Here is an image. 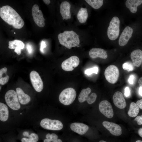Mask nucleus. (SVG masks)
I'll return each mask as SVG.
<instances>
[{
  "instance_id": "nucleus-50",
  "label": "nucleus",
  "mask_w": 142,
  "mask_h": 142,
  "mask_svg": "<svg viewBox=\"0 0 142 142\" xmlns=\"http://www.w3.org/2000/svg\"></svg>"
},
{
  "instance_id": "nucleus-47",
  "label": "nucleus",
  "mask_w": 142,
  "mask_h": 142,
  "mask_svg": "<svg viewBox=\"0 0 142 142\" xmlns=\"http://www.w3.org/2000/svg\"><path fill=\"white\" fill-rule=\"evenodd\" d=\"M14 34H16V33H15V32H14Z\"/></svg>"
},
{
  "instance_id": "nucleus-9",
  "label": "nucleus",
  "mask_w": 142,
  "mask_h": 142,
  "mask_svg": "<svg viewBox=\"0 0 142 142\" xmlns=\"http://www.w3.org/2000/svg\"><path fill=\"white\" fill-rule=\"evenodd\" d=\"M79 59L78 57L72 56L62 62L61 67L64 71H72L79 65Z\"/></svg>"
},
{
  "instance_id": "nucleus-14",
  "label": "nucleus",
  "mask_w": 142,
  "mask_h": 142,
  "mask_svg": "<svg viewBox=\"0 0 142 142\" xmlns=\"http://www.w3.org/2000/svg\"><path fill=\"white\" fill-rule=\"evenodd\" d=\"M133 29L131 27H126L121 33L119 39V44L123 46L126 45L132 36Z\"/></svg>"
},
{
  "instance_id": "nucleus-22",
  "label": "nucleus",
  "mask_w": 142,
  "mask_h": 142,
  "mask_svg": "<svg viewBox=\"0 0 142 142\" xmlns=\"http://www.w3.org/2000/svg\"><path fill=\"white\" fill-rule=\"evenodd\" d=\"M142 3L141 0H127L126 2L125 5L131 12L135 13L137 11L138 6Z\"/></svg>"
},
{
  "instance_id": "nucleus-49",
  "label": "nucleus",
  "mask_w": 142,
  "mask_h": 142,
  "mask_svg": "<svg viewBox=\"0 0 142 142\" xmlns=\"http://www.w3.org/2000/svg\"><path fill=\"white\" fill-rule=\"evenodd\" d=\"M0 87V89L1 90V87Z\"/></svg>"
},
{
  "instance_id": "nucleus-35",
  "label": "nucleus",
  "mask_w": 142,
  "mask_h": 142,
  "mask_svg": "<svg viewBox=\"0 0 142 142\" xmlns=\"http://www.w3.org/2000/svg\"><path fill=\"white\" fill-rule=\"evenodd\" d=\"M124 95L126 97H128L130 95V92L129 87H126L124 90Z\"/></svg>"
},
{
  "instance_id": "nucleus-33",
  "label": "nucleus",
  "mask_w": 142,
  "mask_h": 142,
  "mask_svg": "<svg viewBox=\"0 0 142 142\" xmlns=\"http://www.w3.org/2000/svg\"><path fill=\"white\" fill-rule=\"evenodd\" d=\"M134 120L136 121L138 125L142 124V115L136 116L134 119Z\"/></svg>"
},
{
  "instance_id": "nucleus-25",
  "label": "nucleus",
  "mask_w": 142,
  "mask_h": 142,
  "mask_svg": "<svg viewBox=\"0 0 142 142\" xmlns=\"http://www.w3.org/2000/svg\"><path fill=\"white\" fill-rule=\"evenodd\" d=\"M139 108L136 103L134 102H131L130 104L129 109L128 112V114L132 117H136L139 112Z\"/></svg>"
},
{
  "instance_id": "nucleus-10",
  "label": "nucleus",
  "mask_w": 142,
  "mask_h": 142,
  "mask_svg": "<svg viewBox=\"0 0 142 142\" xmlns=\"http://www.w3.org/2000/svg\"><path fill=\"white\" fill-rule=\"evenodd\" d=\"M32 14L34 21L36 24L40 27H44L45 25V19L43 17L41 10L39 9L38 5H34L32 8Z\"/></svg>"
},
{
  "instance_id": "nucleus-36",
  "label": "nucleus",
  "mask_w": 142,
  "mask_h": 142,
  "mask_svg": "<svg viewBox=\"0 0 142 142\" xmlns=\"http://www.w3.org/2000/svg\"><path fill=\"white\" fill-rule=\"evenodd\" d=\"M26 48L29 54L31 53L32 51V48L30 45L27 44L26 45Z\"/></svg>"
},
{
  "instance_id": "nucleus-15",
  "label": "nucleus",
  "mask_w": 142,
  "mask_h": 142,
  "mask_svg": "<svg viewBox=\"0 0 142 142\" xmlns=\"http://www.w3.org/2000/svg\"><path fill=\"white\" fill-rule=\"evenodd\" d=\"M113 100L115 105L120 109L125 108L126 106V102L122 93L117 91L114 94Z\"/></svg>"
},
{
  "instance_id": "nucleus-30",
  "label": "nucleus",
  "mask_w": 142,
  "mask_h": 142,
  "mask_svg": "<svg viewBox=\"0 0 142 142\" xmlns=\"http://www.w3.org/2000/svg\"><path fill=\"white\" fill-rule=\"evenodd\" d=\"M98 68L97 67H94L92 68L87 69L85 71V74L88 75H89L94 73L96 74L98 73Z\"/></svg>"
},
{
  "instance_id": "nucleus-46",
  "label": "nucleus",
  "mask_w": 142,
  "mask_h": 142,
  "mask_svg": "<svg viewBox=\"0 0 142 142\" xmlns=\"http://www.w3.org/2000/svg\"><path fill=\"white\" fill-rule=\"evenodd\" d=\"M99 142H106L104 140H101Z\"/></svg>"
},
{
  "instance_id": "nucleus-23",
  "label": "nucleus",
  "mask_w": 142,
  "mask_h": 142,
  "mask_svg": "<svg viewBox=\"0 0 142 142\" xmlns=\"http://www.w3.org/2000/svg\"><path fill=\"white\" fill-rule=\"evenodd\" d=\"M9 116V110L7 106L4 103H0V120L2 121H6Z\"/></svg>"
},
{
  "instance_id": "nucleus-18",
  "label": "nucleus",
  "mask_w": 142,
  "mask_h": 142,
  "mask_svg": "<svg viewBox=\"0 0 142 142\" xmlns=\"http://www.w3.org/2000/svg\"><path fill=\"white\" fill-rule=\"evenodd\" d=\"M130 57L134 65L139 67L142 62V51L138 49L133 50L130 54Z\"/></svg>"
},
{
  "instance_id": "nucleus-8",
  "label": "nucleus",
  "mask_w": 142,
  "mask_h": 142,
  "mask_svg": "<svg viewBox=\"0 0 142 142\" xmlns=\"http://www.w3.org/2000/svg\"><path fill=\"white\" fill-rule=\"evenodd\" d=\"M91 91V89L89 88L83 89L78 97L79 101L80 103H82L87 101L89 104H91L94 102L97 98V95L95 93H93L89 96Z\"/></svg>"
},
{
  "instance_id": "nucleus-26",
  "label": "nucleus",
  "mask_w": 142,
  "mask_h": 142,
  "mask_svg": "<svg viewBox=\"0 0 142 142\" xmlns=\"http://www.w3.org/2000/svg\"><path fill=\"white\" fill-rule=\"evenodd\" d=\"M7 69L4 67L0 70V84L4 85L8 81L9 77L6 74Z\"/></svg>"
},
{
  "instance_id": "nucleus-41",
  "label": "nucleus",
  "mask_w": 142,
  "mask_h": 142,
  "mask_svg": "<svg viewBox=\"0 0 142 142\" xmlns=\"http://www.w3.org/2000/svg\"><path fill=\"white\" fill-rule=\"evenodd\" d=\"M23 135L29 137V135L28 133L27 132L25 131L23 133Z\"/></svg>"
},
{
  "instance_id": "nucleus-19",
  "label": "nucleus",
  "mask_w": 142,
  "mask_h": 142,
  "mask_svg": "<svg viewBox=\"0 0 142 142\" xmlns=\"http://www.w3.org/2000/svg\"><path fill=\"white\" fill-rule=\"evenodd\" d=\"M89 55L92 58L99 57L103 59H106L108 57L106 52L104 49L99 48H94L89 52Z\"/></svg>"
},
{
  "instance_id": "nucleus-32",
  "label": "nucleus",
  "mask_w": 142,
  "mask_h": 142,
  "mask_svg": "<svg viewBox=\"0 0 142 142\" xmlns=\"http://www.w3.org/2000/svg\"><path fill=\"white\" fill-rule=\"evenodd\" d=\"M34 142H37L38 140V135L35 133H32L30 135Z\"/></svg>"
},
{
  "instance_id": "nucleus-17",
  "label": "nucleus",
  "mask_w": 142,
  "mask_h": 142,
  "mask_svg": "<svg viewBox=\"0 0 142 142\" xmlns=\"http://www.w3.org/2000/svg\"><path fill=\"white\" fill-rule=\"evenodd\" d=\"M70 127L72 131L81 135L85 134L89 129V127L87 125L79 123H72L70 125Z\"/></svg>"
},
{
  "instance_id": "nucleus-37",
  "label": "nucleus",
  "mask_w": 142,
  "mask_h": 142,
  "mask_svg": "<svg viewBox=\"0 0 142 142\" xmlns=\"http://www.w3.org/2000/svg\"><path fill=\"white\" fill-rule=\"evenodd\" d=\"M136 104L140 108L142 109V99L138 100Z\"/></svg>"
},
{
  "instance_id": "nucleus-5",
  "label": "nucleus",
  "mask_w": 142,
  "mask_h": 142,
  "mask_svg": "<svg viewBox=\"0 0 142 142\" xmlns=\"http://www.w3.org/2000/svg\"><path fill=\"white\" fill-rule=\"evenodd\" d=\"M5 99L7 104L12 109L17 110L20 108L17 93L14 90H9L6 93Z\"/></svg>"
},
{
  "instance_id": "nucleus-4",
  "label": "nucleus",
  "mask_w": 142,
  "mask_h": 142,
  "mask_svg": "<svg viewBox=\"0 0 142 142\" xmlns=\"http://www.w3.org/2000/svg\"><path fill=\"white\" fill-rule=\"evenodd\" d=\"M120 20L117 17L113 18L110 21L107 29V35L109 39L111 40L116 39L119 36Z\"/></svg>"
},
{
  "instance_id": "nucleus-13",
  "label": "nucleus",
  "mask_w": 142,
  "mask_h": 142,
  "mask_svg": "<svg viewBox=\"0 0 142 142\" xmlns=\"http://www.w3.org/2000/svg\"><path fill=\"white\" fill-rule=\"evenodd\" d=\"M102 124L103 126L107 129L113 135L118 136L122 134V129L120 126L116 123L104 121Z\"/></svg>"
},
{
  "instance_id": "nucleus-1",
  "label": "nucleus",
  "mask_w": 142,
  "mask_h": 142,
  "mask_svg": "<svg viewBox=\"0 0 142 142\" xmlns=\"http://www.w3.org/2000/svg\"><path fill=\"white\" fill-rule=\"evenodd\" d=\"M0 16L4 21L15 28L21 29L24 25V21L20 16L9 6H4L0 8Z\"/></svg>"
},
{
  "instance_id": "nucleus-12",
  "label": "nucleus",
  "mask_w": 142,
  "mask_h": 142,
  "mask_svg": "<svg viewBox=\"0 0 142 142\" xmlns=\"http://www.w3.org/2000/svg\"><path fill=\"white\" fill-rule=\"evenodd\" d=\"M100 112L108 118H111L114 115V112L111 103L106 100L102 101L99 106Z\"/></svg>"
},
{
  "instance_id": "nucleus-2",
  "label": "nucleus",
  "mask_w": 142,
  "mask_h": 142,
  "mask_svg": "<svg viewBox=\"0 0 142 142\" xmlns=\"http://www.w3.org/2000/svg\"><path fill=\"white\" fill-rule=\"evenodd\" d=\"M58 37L60 43L69 49L78 46L80 42L79 35L73 31H65L59 34Z\"/></svg>"
},
{
  "instance_id": "nucleus-39",
  "label": "nucleus",
  "mask_w": 142,
  "mask_h": 142,
  "mask_svg": "<svg viewBox=\"0 0 142 142\" xmlns=\"http://www.w3.org/2000/svg\"><path fill=\"white\" fill-rule=\"evenodd\" d=\"M138 83L140 86L142 87V77L139 79Z\"/></svg>"
},
{
  "instance_id": "nucleus-29",
  "label": "nucleus",
  "mask_w": 142,
  "mask_h": 142,
  "mask_svg": "<svg viewBox=\"0 0 142 142\" xmlns=\"http://www.w3.org/2000/svg\"><path fill=\"white\" fill-rule=\"evenodd\" d=\"M133 64L129 62H126L122 65V68L123 69L128 72L133 71L134 69Z\"/></svg>"
},
{
  "instance_id": "nucleus-38",
  "label": "nucleus",
  "mask_w": 142,
  "mask_h": 142,
  "mask_svg": "<svg viewBox=\"0 0 142 142\" xmlns=\"http://www.w3.org/2000/svg\"><path fill=\"white\" fill-rule=\"evenodd\" d=\"M22 142H29V138H23L21 139Z\"/></svg>"
},
{
  "instance_id": "nucleus-6",
  "label": "nucleus",
  "mask_w": 142,
  "mask_h": 142,
  "mask_svg": "<svg viewBox=\"0 0 142 142\" xmlns=\"http://www.w3.org/2000/svg\"><path fill=\"white\" fill-rule=\"evenodd\" d=\"M104 74L106 80L109 83L114 84L118 79L119 72L118 68L116 66L111 65L106 68Z\"/></svg>"
},
{
  "instance_id": "nucleus-16",
  "label": "nucleus",
  "mask_w": 142,
  "mask_h": 142,
  "mask_svg": "<svg viewBox=\"0 0 142 142\" xmlns=\"http://www.w3.org/2000/svg\"><path fill=\"white\" fill-rule=\"evenodd\" d=\"M71 5L67 1L62 2L60 6V12L63 19L67 20L71 18Z\"/></svg>"
},
{
  "instance_id": "nucleus-31",
  "label": "nucleus",
  "mask_w": 142,
  "mask_h": 142,
  "mask_svg": "<svg viewBox=\"0 0 142 142\" xmlns=\"http://www.w3.org/2000/svg\"><path fill=\"white\" fill-rule=\"evenodd\" d=\"M135 75L133 74L131 75L129 77L128 79L129 83L130 84H133L135 82Z\"/></svg>"
},
{
  "instance_id": "nucleus-42",
  "label": "nucleus",
  "mask_w": 142,
  "mask_h": 142,
  "mask_svg": "<svg viewBox=\"0 0 142 142\" xmlns=\"http://www.w3.org/2000/svg\"><path fill=\"white\" fill-rule=\"evenodd\" d=\"M139 95L142 96V87H140L139 89Z\"/></svg>"
},
{
  "instance_id": "nucleus-27",
  "label": "nucleus",
  "mask_w": 142,
  "mask_h": 142,
  "mask_svg": "<svg viewBox=\"0 0 142 142\" xmlns=\"http://www.w3.org/2000/svg\"><path fill=\"white\" fill-rule=\"evenodd\" d=\"M87 3L94 9H98L102 6L103 0H85Z\"/></svg>"
},
{
  "instance_id": "nucleus-24",
  "label": "nucleus",
  "mask_w": 142,
  "mask_h": 142,
  "mask_svg": "<svg viewBox=\"0 0 142 142\" xmlns=\"http://www.w3.org/2000/svg\"><path fill=\"white\" fill-rule=\"evenodd\" d=\"M88 14L87 10L86 8L81 7L77 14V18L80 23H85L88 18Z\"/></svg>"
},
{
  "instance_id": "nucleus-28",
  "label": "nucleus",
  "mask_w": 142,
  "mask_h": 142,
  "mask_svg": "<svg viewBox=\"0 0 142 142\" xmlns=\"http://www.w3.org/2000/svg\"><path fill=\"white\" fill-rule=\"evenodd\" d=\"M46 138L47 139L44 140V142H51L58 139V136L55 134L52 133L50 134L48 133L46 135Z\"/></svg>"
},
{
  "instance_id": "nucleus-34",
  "label": "nucleus",
  "mask_w": 142,
  "mask_h": 142,
  "mask_svg": "<svg viewBox=\"0 0 142 142\" xmlns=\"http://www.w3.org/2000/svg\"><path fill=\"white\" fill-rule=\"evenodd\" d=\"M45 42L44 41H42L41 42L40 50L42 53H44V49L46 47Z\"/></svg>"
},
{
  "instance_id": "nucleus-7",
  "label": "nucleus",
  "mask_w": 142,
  "mask_h": 142,
  "mask_svg": "<svg viewBox=\"0 0 142 142\" xmlns=\"http://www.w3.org/2000/svg\"><path fill=\"white\" fill-rule=\"evenodd\" d=\"M40 125L44 129L52 130H59L63 127V124L60 121L47 118L41 120Z\"/></svg>"
},
{
  "instance_id": "nucleus-48",
  "label": "nucleus",
  "mask_w": 142,
  "mask_h": 142,
  "mask_svg": "<svg viewBox=\"0 0 142 142\" xmlns=\"http://www.w3.org/2000/svg\"><path fill=\"white\" fill-rule=\"evenodd\" d=\"M20 114H22V113H20Z\"/></svg>"
},
{
  "instance_id": "nucleus-45",
  "label": "nucleus",
  "mask_w": 142,
  "mask_h": 142,
  "mask_svg": "<svg viewBox=\"0 0 142 142\" xmlns=\"http://www.w3.org/2000/svg\"><path fill=\"white\" fill-rule=\"evenodd\" d=\"M135 142H142V141L138 140L136 141Z\"/></svg>"
},
{
  "instance_id": "nucleus-11",
  "label": "nucleus",
  "mask_w": 142,
  "mask_h": 142,
  "mask_svg": "<svg viewBox=\"0 0 142 142\" xmlns=\"http://www.w3.org/2000/svg\"><path fill=\"white\" fill-rule=\"evenodd\" d=\"M31 83L34 89L38 92L43 90V81L38 73L34 70L32 71L30 74Z\"/></svg>"
},
{
  "instance_id": "nucleus-3",
  "label": "nucleus",
  "mask_w": 142,
  "mask_h": 142,
  "mask_svg": "<svg viewBox=\"0 0 142 142\" xmlns=\"http://www.w3.org/2000/svg\"><path fill=\"white\" fill-rule=\"evenodd\" d=\"M76 97L75 90L72 88H68L63 90L60 93L59 97V102L65 105L71 104Z\"/></svg>"
},
{
  "instance_id": "nucleus-43",
  "label": "nucleus",
  "mask_w": 142,
  "mask_h": 142,
  "mask_svg": "<svg viewBox=\"0 0 142 142\" xmlns=\"http://www.w3.org/2000/svg\"><path fill=\"white\" fill-rule=\"evenodd\" d=\"M43 1L45 4L47 5L49 4L50 3V1L49 0H43Z\"/></svg>"
},
{
  "instance_id": "nucleus-21",
  "label": "nucleus",
  "mask_w": 142,
  "mask_h": 142,
  "mask_svg": "<svg viewBox=\"0 0 142 142\" xmlns=\"http://www.w3.org/2000/svg\"><path fill=\"white\" fill-rule=\"evenodd\" d=\"M19 102L22 104H25L29 103L31 100V98L28 95L25 94L21 88H17L16 89Z\"/></svg>"
},
{
  "instance_id": "nucleus-20",
  "label": "nucleus",
  "mask_w": 142,
  "mask_h": 142,
  "mask_svg": "<svg viewBox=\"0 0 142 142\" xmlns=\"http://www.w3.org/2000/svg\"><path fill=\"white\" fill-rule=\"evenodd\" d=\"M24 46L23 42L20 40L16 39L9 42V48L14 49V52L19 55L21 54V50L24 48Z\"/></svg>"
},
{
  "instance_id": "nucleus-44",
  "label": "nucleus",
  "mask_w": 142,
  "mask_h": 142,
  "mask_svg": "<svg viewBox=\"0 0 142 142\" xmlns=\"http://www.w3.org/2000/svg\"><path fill=\"white\" fill-rule=\"evenodd\" d=\"M52 142H62V140L60 139H57L53 141Z\"/></svg>"
},
{
  "instance_id": "nucleus-40",
  "label": "nucleus",
  "mask_w": 142,
  "mask_h": 142,
  "mask_svg": "<svg viewBox=\"0 0 142 142\" xmlns=\"http://www.w3.org/2000/svg\"><path fill=\"white\" fill-rule=\"evenodd\" d=\"M138 133L139 135L142 138V128L139 129L138 130Z\"/></svg>"
}]
</instances>
